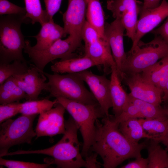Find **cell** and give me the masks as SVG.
Segmentation results:
<instances>
[{
    "instance_id": "1f68e13d",
    "label": "cell",
    "mask_w": 168,
    "mask_h": 168,
    "mask_svg": "<svg viewBox=\"0 0 168 168\" xmlns=\"http://www.w3.org/2000/svg\"><path fill=\"white\" fill-rule=\"evenodd\" d=\"M114 121L118 124L129 119L142 118L140 112L137 107L130 100L128 105L121 114L117 117L112 116Z\"/></svg>"
},
{
    "instance_id": "ffe728a7",
    "label": "cell",
    "mask_w": 168,
    "mask_h": 168,
    "mask_svg": "<svg viewBox=\"0 0 168 168\" xmlns=\"http://www.w3.org/2000/svg\"><path fill=\"white\" fill-rule=\"evenodd\" d=\"M110 79V93L114 117L119 116L130 101L128 94L122 87L117 69L112 71Z\"/></svg>"
},
{
    "instance_id": "ab89813d",
    "label": "cell",
    "mask_w": 168,
    "mask_h": 168,
    "mask_svg": "<svg viewBox=\"0 0 168 168\" xmlns=\"http://www.w3.org/2000/svg\"><path fill=\"white\" fill-rule=\"evenodd\" d=\"M161 0H143L141 10L151 9L159 6Z\"/></svg>"
},
{
    "instance_id": "83f0119b",
    "label": "cell",
    "mask_w": 168,
    "mask_h": 168,
    "mask_svg": "<svg viewBox=\"0 0 168 168\" xmlns=\"http://www.w3.org/2000/svg\"><path fill=\"white\" fill-rule=\"evenodd\" d=\"M57 103L56 99L54 101L48 99L27 100L21 103L20 113L25 115L40 114L52 108Z\"/></svg>"
},
{
    "instance_id": "8fae6325",
    "label": "cell",
    "mask_w": 168,
    "mask_h": 168,
    "mask_svg": "<svg viewBox=\"0 0 168 168\" xmlns=\"http://www.w3.org/2000/svg\"><path fill=\"white\" fill-rule=\"evenodd\" d=\"M128 86L129 94L135 98L155 105H160L163 93L154 85L145 80L140 73L124 75L122 81Z\"/></svg>"
},
{
    "instance_id": "9a60e30c",
    "label": "cell",
    "mask_w": 168,
    "mask_h": 168,
    "mask_svg": "<svg viewBox=\"0 0 168 168\" xmlns=\"http://www.w3.org/2000/svg\"><path fill=\"white\" fill-rule=\"evenodd\" d=\"M168 16V2L162 0L158 7L141 10L131 49L134 48L146 34L151 32Z\"/></svg>"
},
{
    "instance_id": "b9f144b4",
    "label": "cell",
    "mask_w": 168,
    "mask_h": 168,
    "mask_svg": "<svg viewBox=\"0 0 168 168\" xmlns=\"http://www.w3.org/2000/svg\"><path fill=\"white\" fill-rule=\"evenodd\" d=\"M162 99V101L168 104V82L164 91Z\"/></svg>"
},
{
    "instance_id": "44dd1931",
    "label": "cell",
    "mask_w": 168,
    "mask_h": 168,
    "mask_svg": "<svg viewBox=\"0 0 168 168\" xmlns=\"http://www.w3.org/2000/svg\"><path fill=\"white\" fill-rule=\"evenodd\" d=\"M145 80L163 93L168 82V56L140 73Z\"/></svg>"
},
{
    "instance_id": "4316f807",
    "label": "cell",
    "mask_w": 168,
    "mask_h": 168,
    "mask_svg": "<svg viewBox=\"0 0 168 168\" xmlns=\"http://www.w3.org/2000/svg\"><path fill=\"white\" fill-rule=\"evenodd\" d=\"M138 119L144 131L151 137V139L157 141L168 130V119Z\"/></svg>"
},
{
    "instance_id": "8d00e7d4",
    "label": "cell",
    "mask_w": 168,
    "mask_h": 168,
    "mask_svg": "<svg viewBox=\"0 0 168 168\" xmlns=\"http://www.w3.org/2000/svg\"><path fill=\"white\" fill-rule=\"evenodd\" d=\"M148 160L147 158L142 157L141 155L135 159L122 166V168H148Z\"/></svg>"
},
{
    "instance_id": "d590c367",
    "label": "cell",
    "mask_w": 168,
    "mask_h": 168,
    "mask_svg": "<svg viewBox=\"0 0 168 168\" xmlns=\"http://www.w3.org/2000/svg\"><path fill=\"white\" fill-rule=\"evenodd\" d=\"M62 0H44L45 10L49 21L53 19L54 15L59 10Z\"/></svg>"
},
{
    "instance_id": "6da1fadb",
    "label": "cell",
    "mask_w": 168,
    "mask_h": 168,
    "mask_svg": "<svg viewBox=\"0 0 168 168\" xmlns=\"http://www.w3.org/2000/svg\"><path fill=\"white\" fill-rule=\"evenodd\" d=\"M111 115L105 116L100 122H96V130L90 152L99 155L105 168H114L125 161L141 155L147 142L137 144L129 141L122 133L119 124L115 122Z\"/></svg>"
},
{
    "instance_id": "4fadbf2b",
    "label": "cell",
    "mask_w": 168,
    "mask_h": 168,
    "mask_svg": "<svg viewBox=\"0 0 168 168\" xmlns=\"http://www.w3.org/2000/svg\"><path fill=\"white\" fill-rule=\"evenodd\" d=\"M76 73L88 85L106 116H109V110L112 106L110 80L105 75H96L87 70Z\"/></svg>"
},
{
    "instance_id": "ac0fdd59",
    "label": "cell",
    "mask_w": 168,
    "mask_h": 168,
    "mask_svg": "<svg viewBox=\"0 0 168 168\" xmlns=\"http://www.w3.org/2000/svg\"><path fill=\"white\" fill-rule=\"evenodd\" d=\"M38 33L33 37L37 41L32 47L38 50L45 49L57 40L65 37L66 35L63 27L55 23L53 19L41 25Z\"/></svg>"
},
{
    "instance_id": "7bdbcfd3",
    "label": "cell",
    "mask_w": 168,
    "mask_h": 168,
    "mask_svg": "<svg viewBox=\"0 0 168 168\" xmlns=\"http://www.w3.org/2000/svg\"><path fill=\"white\" fill-rule=\"evenodd\" d=\"M167 115H168V107L165 108Z\"/></svg>"
},
{
    "instance_id": "7c38bea8",
    "label": "cell",
    "mask_w": 168,
    "mask_h": 168,
    "mask_svg": "<svg viewBox=\"0 0 168 168\" xmlns=\"http://www.w3.org/2000/svg\"><path fill=\"white\" fill-rule=\"evenodd\" d=\"M54 107L39 114L35 132L37 138L43 136L52 137L65 131L64 119L65 108L57 103Z\"/></svg>"
},
{
    "instance_id": "277c9868",
    "label": "cell",
    "mask_w": 168,
    "mask_h": 168,
    "mask_svg": "<svg viewBox=\"0 0 168 168\" xmlns=\"http://www.w3.org/2000/svg\"><path fill=\"white\" fill-rule=\"evenodd\" d=\"M78 125L83 140L81 154L86 158L93 142L96 122L106 116L99 104H86L62 97L56 98Z\"/></svg>"
},
{
    "instance_id": "60d3db41",
    "label": "cell",
    "mask_w": 168,
    "mask_h": 168,
    "mask_svg": "<svg viewBox=\"0 0 168 168\" xmlns=\"http://www.w3.org/2000/svg\"><path fill=\"white\" fill-rule=\"evenodd\" d=\"M157 141L163 144L166 147L165 149L168 152V130L164 135L160 138Z\"/></svg>"
},
{
    "instance_id": "5bb4252c",
    "label": "cell",
    "mask_w": 168,
    "mask_h": 168,
    "mask_svg": "<svg viewBox=\"0 0 168 168\" xmlns=\"http://www.w3.org/2000/svg\"><path fill=\"white\" fill-rule=\"evenodd\" d=\"M125 30L123 25L118 19H115L111 22L105 24V36L109 42L121 81L122 78V68L127 58L123 40Z\"/></svg>"
},
{
    "instance_id": "d6986e66",
    "label": "cell",
    "mask_w": 168,
    "mask_h": 168,
    "mask_svg": "<svg viewBox=\"0 0 168 168\" xmlns=\"http://www.w3.org/2000/svg\"><path fill=\"white\" fill-rule=\"evenodd\" d=\"M98 64L88 56L61 59L51 65V70L58 73H75L84 71Z\"/></svg>"
},
{
    "instance_id": "f35d334b",
    "label": "cell",
    "mask_w": 168,
    "mask_h": 168,
    "mask_svg": "<svg viewBox=\"0 0 168 168\" xmlns=\"http://www.w3.org/2000/svg\"><path fill=\"white\" fill-rule=\"evenodd\" d=\"M98 155L94 152H89L88 156L85 158L86 162V168H99L100 164L97 160Z\"/></svg>"
},
{
    "instance_id": "cb8c5ba5",
    "label": "cell",
    "mask_w": 168,
    "mask_h": 168,
    "mask_svg": "<svg viewBox=\"0 0 168 168\" xmlns=\"http://www.w3.org/2000/svg\"><path fill=\"white\" fill-rule=\"evenodd\" d=\"M119 128L124 136L131 143L137 144L142 138L151 139V137L144 131L138 118L128 119L120 123Z\"/></svg>"
},
{
    "instance_id": "f546056e",
    "label": "cell",
    "mask_w": 168,
    "mask_h": 168,
    "mask_svg": "<svg viewBox=\"0 0 168 168\" xmlns=\"http://www.w3.org/2000/svg\"><path fill=\"white\" fill-rule=\"evenodd\" d=\"M28 62L16 60L7 64H0V85L9 77L26 72L29 66Z\"/></svg>"
},
{
    "instance_id": "2e32d148",
    "label": "cell",
    "mask_w": 168,
    "mask_h": 168,
    "mask_svg": "<svg viewBox=\"0 0 168 168\" xmlns=\"http://www.w3.org/2000/svg\"><path fill=\"white\" fill-rule=\"evenodd\" d=\"M44 72L34 64H30L26 72L12 76L19 86L27 95V100H38L41 91L46 90L47 78Z\"/></svg>"
},
{
    "instance_id": "484cf974",
    "label": "cell",
    "mask_w": 168,
    "mask_h": 168,
    "mask_svg": "<svg viewBox=\"0 0 168 168\" xmlns=\"http://www.w3.org/2000/svg\"><path fill=\"white\" fill-rule=\"evenodd\" d=\"M129 95L130 102L137 107L142 118L162 120L168 119L165 108H162L160 105H155L133 98L129 94Z\"/></svg>"
},
{
    "instance_id": "7402d4cb",
    "label": "cell",
    "mask_w": 168,
    "mask_h": 168,
    "mask_svg": "<svg viewBox=\"0 0 168 168\" xmlns=\"http://www.w3.org/2000/svg\"><path fill=\"white\" fill-rule=\"evenodd\" d=\"M86 20L97 30L100 36H105V13L100 0H86Z\"/></svg>"
},
{
    "instance_id": "d4e9b609",
    "label": "cell",
    "mask_w": 168,
    "mask_h": 168,
    "mask_svg": "<svg viewBox=\"0 0 168 168\" xmlns=\"http://www.w3.org/2000/svg\"><path fill=\"white\" fill-rule=\"evenodd\" d=\"M150 140L146 147L148 152V168H168V151L161 147L158 141Z\"/></svg>"
},
{
    "instance_id": "ba28073f",
    "label": "cell",
    "mask_w": 168,
    "mask_h": 168,
    "mask_svg": "<svg viewBox=\"0 0 168 168\" xmlns=\"http://www.w3.org/2000/svg\"><path fill=\"white\" fill-rule=\"evenodd\" d=\"M77 49L68 36L64 40H57L48 48L42 50L34 49L30 41L26 40L24 50L28 55L31 62L44 71L45 66L56 59L63 60L76 57L74 53Z\"/></svg>"
},
{
    "instance_id": "52a82bcc",
    "label": "cell",
    "mask_w": 168,
    "mask_h": 168,
    "mask_svg": "<svg viewBox=\"0 0 168 168\" xmlns=\"http://www.w3.org/2000/svg\"><path fill=\"white\" fill-rule=\"evenodd\" d=\"M37 115L22 114L16 119L10 118L1 124L0 157L5 156L13 146L31 143L36 135L33 125Z\"/></svg>"
},
{
    "instance_id": "f1b7e54d",
    "label": "cell",
    "mask_w": 168,
    "mask_h": 168,
    "mask_svg": "<svg viewBox=\"0 0 168 168\" xmlns=\"http://www.w3.org/2000/svg\"><path fill=\"white\" fill-rule=\"evenodd\" d=\"M26 13L25 17L34 24L39 23L41 25L49 21L45 10H43L40 0H24Z\"/></svg>"
},
{
    "instance_id": "5b68a950",
    "label": "cell",
    "mask_w": 168,
    "mask_h": 168,
    "mask_svg": "<svg viewBox=\"0 0 168 168\" xmlns=\"http://www.w3.org/2000/svg\"><path fill=\"white\" fill-rule=\"evenodd\" d=\"M126 54L122 70V80L124 75L140 73L168 56V44L160 36L155 35L147 43L140 40Z\"/></svg>"
},
{
    "instance_id": "e575fe53",
    "label": "cell",
    "mask_w": 168,
    "mask_h": 168,
    "mask_svg": "<svg viewBox=\"0 0 168 168\" xmlns=\"http://www.w3.org/2000/svg\"><path fill=\"white\" fill-rule=\"evenodd\" d=\"M82 40L84 42L85 45L101 38L97 30L86 20L82 28Z\"/></svg>"
},
{
    "instance_id": "74e56055",
    "label": "cell",
    "mask_w": 168,
    "mask_h": 168,
    "mask_svg": "<svg viewBox=\"0 0 168 168\" xmlns=\"http://www.w3.org/2000/svg\"><path fill=\"white\" fill-rule=\"evenodd\" d=\"M151 32L155 35L160 36L168 44V16L160 27L154 29Z\"/></svg>"
},
{
    "instance_id": "e0dca14e",
    "label": "cell",
    "mask_w": 168,
    "mask_h": 168,
    "mask_svg": "<svg viewBox=\"0 0 168 168\" xmlns=\"http://www.w3.org/2000/svg\"><path fill=\"white\" fill-rule=\"evenodd\" d=\"M85 55L95 62L98 65L103 66L106 73H111L114 69H117L109 42L106 39L100 38L85 45Z\"/></svg>"
},
{
    "instance_id": "30bf717a",
    "label": "cell",
    "mask_w": 168,
    "mask_h": 168,
    "mask_svg": "<svg viewBox=\"0 0 168 168\" xmlns=\"http://www.w3.org/2000/svg\"><path fill=\"white\" fill-rule=\"evenodd\" d=\"M137 0H107V8L115 19L120 20L124 26L126 35L133 40L138 17L142 5Z\"/></svg>"
},
{
    "instance_id": "4dcf8cb0",
    "label": "cell",
    "mask_w": 168,
    "mask_h": 168,
    "mask_svg": "<svg viewBox=\"0 0 168 168\" xmlns=\"http://www.w3.org/2000/svg\"><path fill=\"white\" fill-rule=\"evenodd\" d=\"M51 164L49 163L38 164L34 162L9 160L0 157V165L8 168H46Z\"/></svg>"
},
{
    "instance_id": "603a6c76",
    "label": "cell",
    "mask_w": 168,
    "mask_h": 168,
    "mask_svg": "<svg viewBox=\"0 0 168 168\" xmlns=\"http://www.w3.org/2000/svg\"><path fill=\"white\" fill-rule=\"evenodd\" d=\"M27 98V95L19 86L12 76L0 85V105L19 102L21 100Z\"/></svg>"
},
{
    "instance_id": "9c48e42d",
    "label": "cell",
    "mask_w": 168,
    "mask_h": 168,
    "mask_svg": "<svg viewBox=\"0 0 168 168\" xmlns=\"http://www.w3.org/2000/svg\"><path fill=\"white\" fill-rule=\"evenodd\" d=\"M86 0H68L67 9L63 16L65 33L77 48L82 40V32L86 21Z\"/></svg>"
},
{
    "instance_id": "836d02e7",
    "label": "cell",
    "mask_w": 168,
    "mask_h": 168,
    "mask_svg": "<svg viewBox=\"0 0 168 168\" xmlns=\"http://www.w3.org/2000/svg\"><path fill=\"white\" fill-rule=\"evenodd\" d=\"M26 13L25 7L17 6L7 0H0V15H25Z\"/></svg>"
},
{
    "instance_id": "d6a6232c",
    "label": "cell",
    "mask_w": 168,
    "mask_h": 168,
    "mask_svg": "<svg viewBox=\"0 0 168 168\" xmlns=\"http://www.w3.org/2000/svg\"><path fill=\"white\" fill-rule=\"evenodd\" d=\"M21 104L15 102L0 105V123L20 113Z\"/></svg>"
},
{
    "instance_id": "3957f363",
    "label": "cell",
    "mask_w": 168,
    "mask_h": 168,
    "mask_svg": "<svg viewBox=\"0 0 168 168\" xmlns=\"http://www.w3.org/2000/svg\"><path fill=\"white\" fill-rule=\"evenodd\" d=\"M25 15H8L0 17V64H7L18 60L27 62L22 51L26 40L21 32L23 23L30 20Z\"/></svg>"
},
{
    "instance_id": "7a4b0ae2",
    "label": "cell",
    "mask_w": 168,
    "mask_h": 168,
    "mask_svg": "<svg viewBox=\"0 0 168 168\" xmlns=\"http://www.w3.org/2000/svg\"><path fill=\"white\" fill-rule=\"evenodd\" d=\"M65 131L62 138L49 148L37 150L16 151L15 154H42L53 158L48 163L55 164L58 168L86 167L85 159L80 152L81 144L77 137L78 125L70 116L65 121Z\"/></svg>"
},
{
    "instance_id": "8992f818",
    "label": "cell",
    "mask_w": 168,
    "mask_h": 168,
    "mask_svg": "<svg viewBox=\"0 0 168 168\" xmlns=\"http://www.w3.org/2000/svg\"><path fill=\"white\" fill-rule=\"evenodd\" d=\"M44 73L48 80L46 90L49 93L50 97H62L86 104L98 103L76 73Z\"/></svg>"
}]
</instances>
